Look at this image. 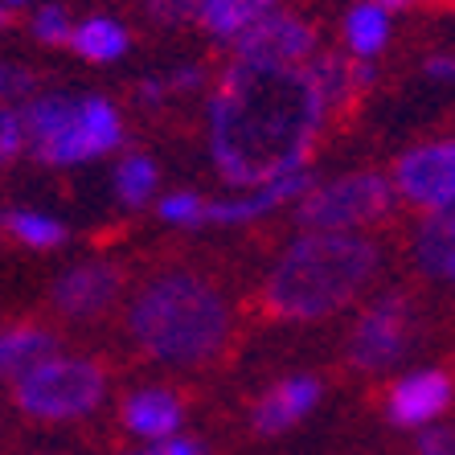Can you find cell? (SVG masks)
<instances>
[{
  "label": "cell",
  "mask_w": 455,
  "mask_h": 455,
  "mask_svg": "<svg viewBox=\"0 0 455 455\" xmlns=\"http://www.w3.org/2000/svg\"><path fill=\"white\" fill-rule=\"evenodd\" d=\"M324 95L304 66L234 62L213 95V164L238 189H263L279 177L304 172L324 124Z\"/></svg>",
  "instance_id": "obj_1"
},
{
  "label": "cell",
  "mask_w": 455,
  "mask_h": 455,
  "mask_svg": "<svg viewBox=\"0 0 455 455\" xmlns=\"http://www.w3.org/2000/svg\"><path fill=\"white\" fill-rule=\"evenodd\" d=\"M378 275V246L357 234H304L267 275L263 304L283 320L332 316Z\"/></svg>",
  "instance_id": "obj_2"
},
{
  "label": "cell",
  "mask_w": 455,
  "mask_h": 455,
  "mask_svg": "<svg viewBox=\"0 0 455 455\" xmlns=\"http://www.w3.org/2000/svg\"><path fill=\"white\" fill-rule=\"evenodd\" d=\"M127 324L140 349H148L152 357L197 365L222 349L226 332H230V307L210 279L172 271L140 291Z\"/></svg>",
  "instance_id": "obj_3"
},
{
  "label": "cell",
  "mask_w": 455,
  "mask_h": 455,
  "mask_svg": "<svg viewBox=\"0 0 455 455\" xmlns=\"http://www.w3.org/2000/svg\"><path fill=\"white\" fill-rule=\"evenodd\" d=\"M25 140L42 164H78L119 144V116L107 99H33L25 107Z\"/></svg>",
  "instance_id": "obj_4"
},
{
  "label": "cell",
  "mask_w": 455,
  "mask_h": 455,
  "mask_svg": "<svg viewBox=\"0 0 455 455\" xmlns=\"http://www.w3.org/2000/svg\"><path fill=\"white\" fill-rule=\"evenodd\" d=\"M107 378L86 357H53L17 381V406L33 419H78L95 411Z\"/></svg>",
  "instance_id": "obj_5"
},
{
  "label": "cell",
  "mask_w": 455,
  "mask_h": 455,
  "mask_svg": "<svg viewBox=\"0 0 455 455\" xmlns=\"http://www.w3.org/2000/svg\"><path fill=\"white\" fill-rule=\"evenodd\" d=\"M390 202H394V189L386 177L353 172V177L329 180V185L307 193L299 202V222L312 234H349L386 218Z\"/></svg>",
  "instance_id": "obj_6"
},
{
  "label": "cell",
  "mask_w": 455,
  "mask_h": 455,
  "mask_svg": "<svg viewBox=\"0 0 455 455\" xmlns=\"http://www.w3.org/2000/svg\"><path fill=\"white\" fill-rule=\"evenodd\" d=\"M411 345V304L403 296H381L357 320L349 337V361L357 370H386Z\"/></svg>",
  "instance_id": "obj_7"
},
{
  "label": "cell",
  "mask_w": 455,
  "mask_h": 455,
  "mask_svg": "<svg viewBox=\"0 0 455 455\" xmlns=\"http://www.w3.org/2000/svg\"><path fill=\"white\" fill-rule=\"evenodd\" d=\"M316 50V37L299 17H287V12H267L263 21H254L251 29L234 42V58L246 66H304Z\"/></svg>",
  "instance_id": "obj_8"
},
{
  "label": "cell",
  "mask_w": 455,
  "mask_h": 455,
  "mask_svg": "<svg viewBox=\"0 0 455 455\" xmlns=\"http://www.w3.org/2000/svg\"><path fill=\"white\" fill-rule=\"evenodd\" d=\"M394 180H398L406 202L423 205L431 213H451L455 210V144L411 148L398 160Z\"/></svg>",
  "instance_id": "obj_9"
},
{
  "label": "cell",
  "mask_w": 455,
  "mask_h": 455,
  "mask_svg": "<svg viewBox=\"0 0 455 455\" xmlns=\"http://www.w3.org/2000/svg\"><path fill=\"white\" fill-rule=\"evenodd\" d=\"M116 296H119V271L107 263L75 267V271H66L53 283V304L62 307L66 316H99Z\"/></svg>",
  "instance_id": "obj_10"
},
{
  "label": "cell",
  "mask_w": 455,
  "mask_h": 455,
  "mask_svg": "<svg viewBox=\"0 0 455 455\" xmlns=\"http://www.w3.org/2000/svg\"><path fill=\"white\" fill-rule=\"evenodd\" d=\"M447 403H451V381H447V373L423 370V373H411V378H403L394 386L390 419L398 427H423V423H431V419H439V414L447 411Z\"/></svg>",
  "instance_id": "obj_11"
},
{
  "label": "cell",
  "mask_w": 455,
  "mask_h": 455,
  "mask_svg": "<svg viewBox=\"0 0 455 455\" xmlns=\"http://www.w3.org/2000/svg\"><path fill=\"white\" fill-rule=\"evenodd\" d=\"M316 403H320V381L316 378H287V381H279L275 390L254 406V431H263V435L287 431V427L299 423V419H304Z\"/></svg>",
  "instance_id": "obj_12"
},
{
  "label": "cell",
  "mask_w": 455,
  "mask_h": 455,
  "mask_svg": "<svg viewBox=\"0 0 455 455\" xmlns=\"http://www.w3.org/2000/svg\"><path fill=\"white\" fill-rule=\"evenodd\" d=\"M53 357H62L53 332L33 329V324H12V329H4V340H0V370H4V378L21 381L25 373H33L37 365H45V361H53Z\"/></svg>",
  "instance_id": "obj_13"
},
{
  "label": "cell",
  "mask_w": 455,
  "mask_h": 455,
  "mask_svg": "<svg viewBox=\"0 0 455 455\" xmlns=\"http://www.w3.org/2000/svg\"><path fill=\"white\" fill-rule=\"evenodd\" d=\"M180 419H185V411L169 390H136L124 403V423L144 439H156V443L177 435Z\"/></svg>",
  "instance_id": "obj_14"
},
{
  "label": "cell",
  "mask_w": 455,
  "mask_h": 455,
  "mask_svg": "<svg viewBox=\"0 0 455 455\" xmlns=\"http://www.w3.org/2000/svg\"><path fill=\"white\" fill-rule=\"evenodd\" d=\"M414 259L423 271L435 279L455 283V210L451 213H431L419 234H414Z\"/></svg>",
  "instance_id": "obj_15"
},
{
  "label": "cell",
  "mask_w": 455,
  "mask_h": 455,
  "mask_svg": "<svg viewBox=\"0 0 455 455\" xmlns=\"http://www.w3.org/2000/svg\"><path fill=\"white\" fill-rule=\"evenodd\" d=\"M275 9V0H205L202 4V25L213 37H243L254 21H263Z\"/></svg>",
  "instance_id": "obj_16"
},
{
  "label": "cell",
  "mask_w": 455,
  "mask_h": 455,
  "mask_svg": "<svg viewBox=\"0 0 455 455\" xmlns=\"http://www.w3.org/2000/svg\"><path fill=\"white\" fill-rule=\"evenodd\" d=\"M345 42L357 58H373L381 45L390 42V21H386V9L381 4H357V9L345 17Z\"/></svg>",
  "instance_id": "obj_17"
},
{
  "label": "cell",
  "mask_w": 455,
  "mask_h": 455,
  "mask_svg": "<svg viewBox=\"0 0 455 455\" xmlns=\"http://www.w3.org/2000/svg\"><path fill=\"white\" fill-rule=\"evenodd\" d=\"M70 45L83 58H91V62H116L119 53H127V29L116 21H107V17H95V21L78 25Z\"/></svg>",
  "instance_id": "obj_18"
},
{
  "label": "cell",
  "mask_w": 455,
  "mask_h": 455,
  "mask_svg": "<svg viewBox=\"0 0 455 455\" xmlns=\"http://www.w3.org/2000/svg\"><path fill=\"white\" fill-rule=\"evenodd\" d=\"M116 189H119V197H124L127 205L148 202V193L156 189V164H152L148 156H127V160H119Z\"/></svg>",
  "instance_id": "obj_19"
},
{
  "label": "cell",
  "mask_w": 455,
  "mask_h": 455,
  "mask_svg": "<svg viewBox=\"0 0 455 455\" xmlns=\"http://www.w3.org/2000/svg\"><path fill=\"white\" fill-rule=\"evenodd\" d=\"M9 230L21 238L25 246H58L66 238V226L53 222V218H45V213H33V210H17L9 213Z\"/></svg>",
  "instance_id": "obj_20"
},
{
  "label": "cell",
  "mask_w": 455,
  "mask_h": 455,
  "mask_svg": "<svg viewBox=\"0 0 455 455\" xmlns=\"http://www.w3.org/2000/svg\"><path fill=\"white\" fill-rule=\"evenodd\" d=\"M205 210L210 205L197 193H172V197L160 202V218L169 226H197V222H205Z\"/></svg>",
  "instance_id": "obj_21"
},
{
  "label": "cell",
  "mask_w": 455,
  "mask_h": 455,
  "mask_svg": "<svg viewBox=\"0 0 455 455\" xmlns=\"http://www.w3.org/2000/svg\"><path fill=\"white\" fill-rule=\"evenodd\" d=\"M33 33H37V42H45V45H58V42H70V37H75V29H70V21H66V12L58 9V4L37 9Z\"/></svg>",
  "instance_id": "obj_22"
},
{
  "label": "cell",
  "mask_w": 455,
  "mask_h": 455,
  "mask_svg": "<svg viewBox=\"0 0 455 455\" xmlns=\"http://www.w3.org/2000/svg\"><path fill=\"white\" fill-rule=\"evenodd\" d=\"M202 4L205 0H148V17L160 25H185V21H202Z\"/></svg>",
  "instance_id": "obj_23"
},
{
  "label": "cell",
  "mask_w": 455,
  "mask_h": 455,
  "mask_svg": "<svg viewBox=\"0 0 455 455\" xmlns=\"http://www.w3.org/2000/svg\"><path fill=\"white\" fill-rule=\"evenodd\" d=\"M21 144H25V119L17 111H4L0 116V156L12 160L21 152Z\"/></svg>",
  "instance_id": "obj_24"
},
{
  "label": "cell",
  "mask_w": 455,
  "mask_h": 455,
  "mask_svg": "<svg viewBox=\"0 0 455 455\" xmlns=\"http://www.w3.org/2000/svg\"><path fill=\"white\" fill-rule=\"evenodd\" d=\"M132 455H205V447L197 443V439H180V435H172V439H160V443L148 447V451H132Z\"/></svg>",
  "instance_id": "obj_25"
},
{
  "label": "cell",
  "mask_w": 455,
  "mask_h": 455,
  "mask_svg": "<svg viewBox=\"0 0 455 455\" xmlns=\"http://www.w3.org/2000/svg\"><path fill=\"white\" fill-rule=\"evenodd\" d=\"M419 455H455V431H427L419 439Z\"/></svg>",
  "instance_id": "obj_26"
},
{
  "label": "cell",
  "mask_w": 455,
  "mask_h": 455,
  "mask_svg": "<svg viewBox=\"0 0 455 455\" xmlns=\"http://www.w3.org/2000/svg\"><path fill=\"white\" fill-rule=\"evenodd\" d=\"M29 91V75H17L12 66H4V95H21Z\"/></svg>",
  "instance_id": "obj_27"
},
{
  "label": "cell",
  "mask_w": 455,
  "mask_h": 455,
  "mask_svg": "<svg viewBox=\"0 0 455 455\" xmlns=\"http://www.w3.org/2000/svg\"><path fill=\"white\" fill-rule=\"evenodd\" d=\"M427 70H431L435 78H455V58H431Z\"/></svg>",
  "instance_id": "obj_28"
},
{
  "label": "cell",
  "mask_w": 455,
  "mask_h": 455,
  "mask_svg": "<svg viewBox=\"0 0 455 455\" xmlns=\"http://www.w3.org/2000/svg\"><path fill=\"white\" fill-rule=\"evenodd\" d=\"M202 83V75H197V70H177V75L169 78V86H197Z\"/></svg>",
  "instance_id": "obj_29"
},
{
  "label": "cell",
  "mask_w": 455,
  "mask_h": 455,
  "mask_svg": "<svg viewBox=\"0 0 455 455\" xmlns=\"http://www.w3.org/2000/svg\"><path fill=\"white\" fill-rule=\"evenodd\" d=\"M373 4H381V9H403V4H411V0H373Z\"/></svg>",
  "instance_id": "obj_30"
},
{
  "label": "cell",
  "mask_w": 455,
  "mask_h": 455,
  "mask_svg": "<svg viewBox=\"0 0 455 455\" xmlns=\"http://www.w3.org/2000/svg\"><path fill=\"white\" fill-rule=\"evenodd\" d=\"M17 4H25V0H4V9H17Z\"/></svg>",
  "instance_id": "obj_31"
}]
</instances>
